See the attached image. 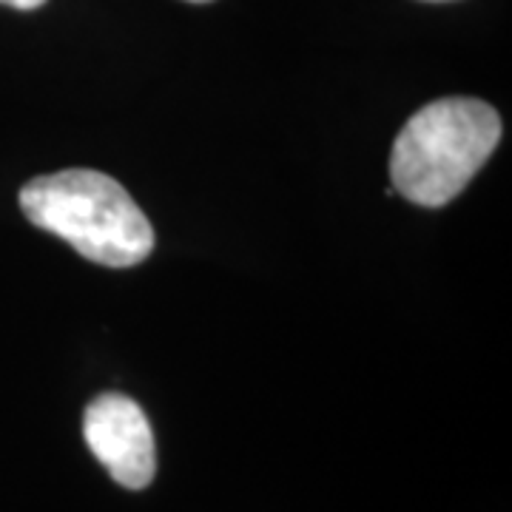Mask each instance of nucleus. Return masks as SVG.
Masks as SVG:
<instances>
[{
    "label": "nucleus",
    "mask_w": 512,
    "mask_h": 512,
    "mask_svg": "<svg viewBox=\"0 0 512 512\" xmlns=\"http://www.w3.org/2000/svg\"><path fill=\"white\" fill-rule=\"evenodd\" d=\"M20 208L40 231L66 239L97 265L131 268L154 251V228L140 205L117 180L92 168L29 180L20 188Z\"/></svg>",
    "instance_id": "1"
},
{
    "label": "nucleus",
    "mask_w": 512,
    "mask_h": 512,
    "mask_svg": "<svg viewBox=\"0 0 512 512\" xmlns=\"http://www.w3.org/2000/svg\"><path fill=\"white\" fill-rule=\"evenodd\" d=\"M501 143V117L476 97H444L416 111L390 154V180L404 200L441 208L470 185Z\"/></svg>",
    "instance_id": "2"
},
{
    "label": "nucleus",
    "mask_w": 512,
    "mask_h": 512,
    "mask_svg": "<svg viewBox=\"0 0 512 512\" xmlns=\"http://www.w3.org/2000/svg\"><path fill=\"white\" fill-rule=\"evenodd\" d=\"M83 436L94 458L126 490H143L157 473L154 433L143 407L123 393L97 396L83 416Z\"/></svg>",
    "instance_id": "3"
},
{
    "label": "nucleus",
    "mask_w": 512,
    "mask_h": 512,
    "mask_svg": "<svg viewBox=\"0 0 512 512\" xmlns=\"http://www.w3.org/2000/svg\"><path fill=\"white\" fill-rule=\"evenodd\" d=\"M3 6H12V9H37L43 6L46 0H0Z\"/></svg>",
    "instance_id": "4"
},
{
    "label": "nucleus",
    "mask_w": 512,
    "mask_h": 512,
    "mask_svg": "<svg viewBox=\"0 0 512 512\" xmlns=\"http://www.w3.org/2000/svg\"><path fill=\"white\" fill-rule=\"evenodd\" d=\"M188 3H211V0H188Z\"/></svg>",
    "instance_id": "5"
},
{
    "label": "nucleus",
    "mask_w": 512,
    "mask_h": 512,
    "mask_svg": "<svg viewBox=\"0 0 512 512\" xmlns=\"http://www.w3.org/2000/svg\"><path fill=\"white\" fill-rule=\"evenodd\" d=\"M430 3H447V0H430Z\"/></svg>",
    "instance_id": "6"
}]
</instances>
